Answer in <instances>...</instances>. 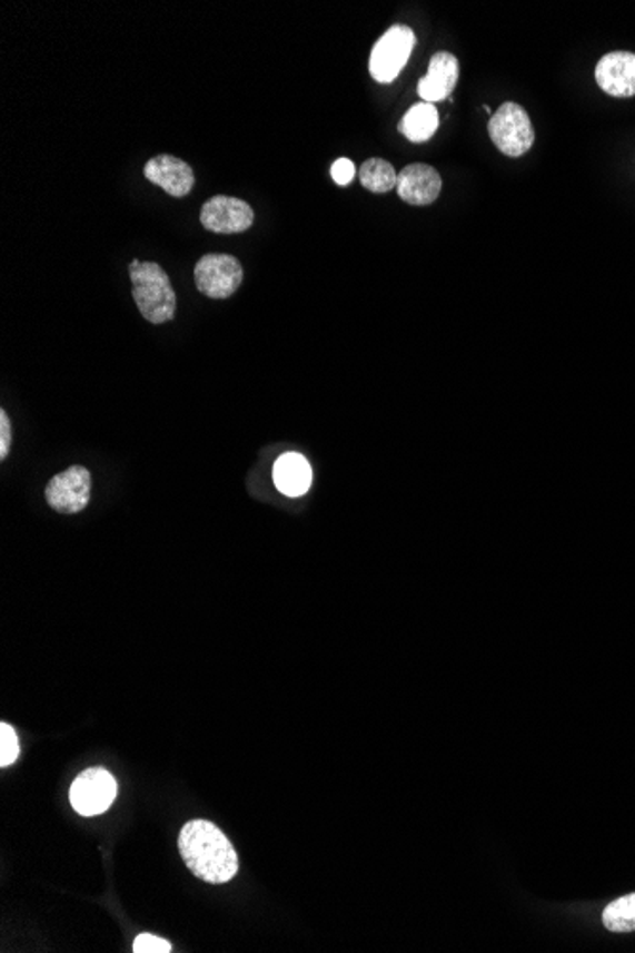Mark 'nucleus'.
Segmentation results:
<instances>
[{"instance_id": "3", "label": "nucleus", "mask_w": 635, "mask_h": 953, "mask_svg": "<svg viewBox=\"0 0 635 953\" xmlns=\"http://www.w3.org/2000/svg\"><path fill=\"white\" fill-rule=\"evenodd\" d=\"M489 138L506 157H522L533 147L535 130L524 107L514 101H506L493 112L489 120Z\"/></svg>"}, {"instance_id": "10", "label": "nucleus", "mask_w": 635, "mask_h": 953, "mask_svg": "<svg viewBox=\"0 0 635 953\" xmlns=\"http://www.w3.org/2000/svg\"><path fill=\"white\" fill-rule=\"evenodd\" d=\"M596 80L603 92L615 98L635 96V53L611 52L599 59Z\"/></svg>"}, {"instance_id": "16", "label": "nucleus", "mask_w": 635, "mask_h": 953, "mask_svg": "<svg viewBox=\"0 0 635 953\" xmlns=\"http://www.w3.org/2000/svg\"><path fill=\"white\" fill-rule=\"evenodd\" d=\"M603 925L613 933H634L635 931V893L611 902L603 912Z\"/></svg>"}, {"instance_id": "8", "label": "nucleus", "mask_w": 635, "mask_h": 953, "mask_svg": "<svg viewBox=\"0 0 635 953\" xmlns=\"http://www.w3.org/2000/svg\"><path fill=\"white\" fill-rule=\"evenodd\" d=\"M254 209L248 203L232 196H214L204 204L200 212V222L204 229L217 235H236L244 233L254 225Z\"/></svg>"}, {"instance_id": "5", "label": "nucleus", "mask_w": 635, "mask_h": 953, "mask_svg": "<svg viewBox=\"0 0 635 953\" xmlns=\"http://www.w3.org/2000/svg\"><path fill=\"white\" fill-rule=\"evenodd\" d=\"M244 268L235 255L208 254L195 267L197 287L210 299H229L242 286Z\"/></svg>"}, {"instance_id": "17", "label": "nucleus", "mask_w": 635, "mask_h": 953, "mask_svg": "<svg viewBox=\"0 0 635 953\" xmlns=\"http://www.w3.org/2000/svg\"><path fill=\"white\" fill-rule=\"evenodd\" d=\"M20 756V743L12 725H0V767L12 765Z\"/></svg>"}, {"instance_id": "15", "label": "nucleus", "mask_w": 635, "mask_h": 953, "mask_svg": "<svg viewBox=\"0 0 635 953\" xmlns=\"http://www.w3.org/2000/svg\"><path fill=\"white\" fill-rule=\"evenodd\" d=\"M360 181L367 190L371 193H388L396 189L398 184V171L394 170V166L383 158H369L361 164Z\"/></svg>"}, {"instance_id": "13", "label": "nucleus", "mask_w": 635, "mask_h": 953, "mask_svg": "<svg viewBox=\"0 0 635 953\" xmlns=\"http://www.w3.org/2000/svg\"><path fill=\"white\" fill-rule=\"evenodd\" d=\"M272 476L276 488L282 491L284 495L301 497L312 483V469L301 453H286L276 461Z\"/></svg>"}, {"instance_id": "2", "label": "nucleus", "mask_w": 635, "mask_h": 953, "mask_svg": "<svg viewBox=\"0 0 635 953\" xmlns=\"http://www.w3.org/2000/svg\"><path fill=\"white\" fill-rule=\"evenodd\" d=\"M130 278L133 286L131 295L145 321L157 326L173 321L177 297L165 268L158 263L136 259L130 263Z\"/></svg>"}, {"instance_id": "4", "label": "nucleus", "mask_w": 635, "mask_h": 953, "mask_svg": "<svg viewBox=\"0 0 635 953\" xmlns=\"http://www.w3.org/2000/svg\"><path fill=\"white\" fill-rule=\"evenodd\" d=\"M415 47V33L407 26H394L387 33L380 37L375 45L371 58H369V72L377 82H393L401 69L406 67L407 59L411 56Z\"/></svg>"}, {"instance_id": "18", "label": "nucleus", "mask_w": 635, "mask_h": 953, "mask_svg": "<svg viewBox=\"0 0 635 953\" xmlns=\"http://www.w3.org/2000/svg\"><path fill=\"white\" fill-rule=\"evenodd\" d=\"M171 944L165 939H158L155 934H139L133 941V953H170Z\"/></svg>"}, {"instance_id": "1", "label": "nucleus", "mask_w": 635, "mask_h": 953, "mask_svg": "<svg viewBox=\"0 0 635 953\" xmlns=\"http://www.w3.org/2000/svg\"><path fill=\"white\" fill-rule=\"evenodd\" d=\"M177 843L187 868L197 875L198 880L221 885L238 874L240 861L235 847L216 824L190 821L185 824Z\"/></svg>"}, {"instance_id": "20", "label": "nucleus", "mask_w": 635, "mask_h": 953, "mask_svg": "<svg viewBox=\"0 0 635 953\" xmlns=\"http://www.w3.org/2000/svg\"><path fill=\"white\" fill-rule=\"evenodd\" d=\"M12 448V423L4 410H0V459L4 461Z\"/></svg>"}, {"instance_id": "14", "label": "nucleus", "mask_w": 635, "mask_h": 953, "mask_svg": "<svg viewBox=\"0 0 635 953\" xmlns=\"http://www.w3.org/2000/svg\"><path fill=\"white\" fill-rule=\"evenodd\" d=\"M439 126V115L433 104L413 105L411 109L404 115L398 130L413 144H423L433 138Z\"/></svg>"}, {"instance_id": "11", "label": "nucleus", "mask_w": 635, "mask_h": 953, "mask_svg": "<svg viewBox=\"0 0 635 953\" xmlns=\"http://www.w3.org/2000/svg\"><path fill=\"white\" fill-rule=\"evenodd\" d=\"M145 177L177 198L189 195L195 187L192 168L181 158L171 157V155H158L151 158L145 164Z\"/></svg>"}, {"instance_id": "19", "label": "nucleus", "mask_w": 635, "mask_h": 953, "mask_svg": "<svg viewBox=\"0 0 635 953\" xmlns=\"http://www.w3.org/2000/svg\"><path fill=\"white\" fill-rule=\"evenodd\" d=\"M354 176H356V168H354L353 160H348V158L335 160L334 166H331V177H334L335 184L345 187L353 181Z\"/></svg>"}, {"instance_id": "9", "label": "nucleus", "mask_w": 635, "mask_h": 953, "mask_svg": "<svg viewBox=\"0 0 635 953\" xmlns=\"http://www.w3.org/2000/svg\"><path fill=\"white\" fill-rule=\"evenodd\" d=\"M396 190L401 200L411 206H428L438 200L441 193V177L438 170L428 164H409L398 174Z\"/></svg>"}, {"instance_id": "6", "label": "nucleus", "mask_w": 635, "mask_h": 953, "mask_svg": "<svg viewBox=\"0 0 635 953\" xmlns=\"http://www.w3.org/2000/svg\"><path fill=\"white\" fill-rule=\"evenodd\" d=\"M118 784L111 773L101 767L86 769L75 778L71 792V805L82 816H96L106 813L117 797Z\"/></svg>"}, {"instance_id": "12", "label": "nucleus", "mask_w": 635, "mask_h": 953, "mask_svg": "<svg viewBox=\"0 0 635 953\" xmlns=\"http://www.w3.org/2000/svg\"><path fill=\"white\" fill-rule=\"evenodd\" d=\"M459 80V59L449 52L434 53L425 79L419 80L420 98L426 104H436L452 96Z\"/></svg>"}, {"instance_id": "7", "label": "nucleus", "mask_w": 635, "mask_h": 953, "mask_svg": "<svg viewBox=\"0 0 635 953\" xmlns=\"http://www.w3.org/2000/svg\"><path fill=\"white\" fill-rule=\"evenodd\" d=\"M92 493V474L80 464H72L66 472L56 474L48 482L47 495L50 509L59 514H77L90 503Z\"/></svg>"}]
</instances>
